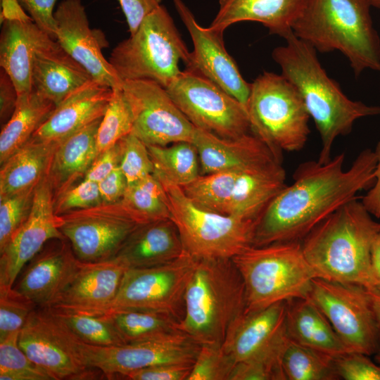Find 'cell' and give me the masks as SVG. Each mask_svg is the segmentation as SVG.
Here are the masks:
<instances>
[{"label": "cell", "instance_id": "1", "mask_svg": "<svg viewBox=\"0 0 380 380\" xmlns=\"http://www.w3.org/2000/svg\"><path fill=\"white\" fill-rule=\"evenodd\" d=\"M345 153L328 162L307 161L269 203L255 226L253 246L301 241L319 223L375 182L376 159L374 151H362L348 170Z\"/></svg>", "mask_w": 380, "mask_h": 380}, {"label": "cell", "instance_id": "2", "mask_svg": "<svg viewBox=\"0 0 380 380\" xmlns=\"http://www.w3.org/2000/svg\"><path fill=\"white\" fill-rule=\"evenodd\" d=\"M284 39L286 44L275 48L272 58L299 92L322 140L317 160L327 163L335 139L349 134L357 120L380 115V106L350 99L327 74L312 46L293 32Z\"/></svg>", "mask_w": 380, "mask_h": 380}, {"label": "cell", "instance_id": "3", "mask_svg": "<svg viewBox=\"0 0 380 380\" xmlns=\"http://www.w3.org/2000/svg\"><path fill=\"white\" fill-rule=\"evenodd\" d=\"M379 231V223L355 198L313 228L301 246L317 277L371 291V249Z\"/></svg>", "mask_w": 380, "mask_h": 380}, {"label": "cell", "instance_id": "4", "mask_svg": "<svg viewBox=\"0 0 380 380\" xmlns=\"http://www.w3.org/2000/svg\"><path fill=\"white\" fill-rule=\"evenodd\" d=\"M367 0H303L291 30L317 51H338L355 75L380 72V40Z\"/></svg>", "mask_w": 380, "mask_h": 380}, {"label": "cell", "instance_id": "5", "mask_svg": "<svg viewBox=\"0 0 380 380\" xmlns=\"http://www.w3.org/2000/svg\"><path fill=\"white\" fill-rule=\"evenodd\" d=\"M246 308L244 284L232 259H196L179 328L200 345L222 346Z\"/></svg>", "mask_w": 380, "mask_h": 380}, {"label": "cell", "instance_id": "6", "mask_svg": "<svg viewBox=\"0 0 380 380\" xmlns=\"http://www.w3.org/2000/svg\"><path fill=\"white\" fill-rule=\"evenodd\" d=\"M232 260L244 284L245 313L308 298L317 277L303 254L301 241L252 246Z\"/></svg>", "mask_w": 380, "mask_h": 380}, {"label": "cell", "instance_id": "7", "mask_svg": "<svg viewBox=\"0 0 380 380\" xmlns=\"http://www.w3.org/2000/svg\"><path fill=\"white\" fill-rule=\"evenodd\" d=\"M188 49L163 5L144 18L136 32L120 42L108 61L122 81L149 80L167 88L189 64Z\"/></svg>", "mask_w": 380, "mask_h": 380}, {"label": "cell", "instance_id": "8", "mask_svg": "<svg viewBox=\"0 0 380 380\" xmlns=\"http://www.w3.org/2000/svg\"><path fill=\"white\" fill-rule=\"evenodd\" d=\"M251 131L278 158L305 145L310 118L296 87L281 74L265 71L251 84L246 105Z\"/></svg>", "mask_w": 380, "mask_h": 380}, {"label": "cell", "instance_id": "9", "mask_svg": "<svg viewBox=\"0 0 380 380\" xmlns=\"http://www.w3.org/2000/svg\"><path fill=\"white\" fill-rule=\"evenodd\" d=\"M170 219L185 253L195 259H232L253 246L257 220L225 215L196 205L177 186L163 187Z\"/></svg>", "mask_w": 380, "mask_h": 380}, {"label": "cell", "instance_id": "10", "mask_svg": "<svg viewBox=\"0 0 380 380\" xmlns=\"http://www.w3.org/2000/svg\"><path fill=\"white\" fill-rule=\"evenodd\" d=\"M281 163L258 170L200 175L181 187L198 206L225 215L257 220L286 185Z\"/></svg>", "mask_w": 380, "mask_h": 380}, {"label": "cell", "instance_id": "11", "mask_svg": "<svg viewBox=\"0 0 380 380\" xmlns=\"http://www.w3.org/2000/svg\"><path fill=\"white\" fill-rule=\"evenodd\" d=\"M196 263V259L184 252L166 264L128 269L114 299L105 308L87 314L148 310L168 313L180 322L184 314L186 286Z\"/></svg>", "mask_w": 380, "mask_h": 380}, {"label": "cell", "instance_id": "12", "mask_svg": "<svg viewBox=\"0 0 380 380\" xmlns=\"http://www.w3.org/2000/svg\"><path fill=\"white\" fill-rule=\"evenodd\" d=\"M58 216V226L77 258L84 262L113 258L139 225L147 223L121 201Z\"/></svg>", "mask_w": 380, "mask_h": 380}, {"label": "cell", "instance_id": "13", "mask_svg": "<svg viewBox=\"0 0 380 380\" xmlns=\"http://www.w3.org/2000/svg\"><path fill=\"white\" fill-rule=\"evenodd\" d=\"M166 89L195 127L226 139L251 132L246 107L198 72L186 68Z\"/></svg>", "mask_w": 380, "mask_h": 380}, {"label": "cell", "instance_id": "14", "mask_svg": "<svg viewBox=\"0 0 380 380\" xmlns=\"http://www.w3.org/2000/svg\"><path fill=\"white\" fill-rule=\"evenodd\" d=\"M310 298L350 352L375 355L380 339L369 291L363 286L316 277Z\"/></svg>", "mask_w": 380, "mask_h": 380}, {"label": "cell", "instance_id": "15", "mask_svg": "<svg viewBox=\"0 0 380 380\" xmlns=\"http://www.w3.org/2000/svg\"><path fill=\"white\" fill-rule=\"evenodd\" d=\"M72 337L83 364L99 369L107 379H124L130 372L161 364H194L201 346L183 332L115 346H91Z\"/></svg>", "mask_w": 380, "mask_h": 380}, {"label": "cell", "instance_id": "16", "mask_svg": "<svg viewBox=\"0 0 380 380\" xmlns=\"http://www.w3.org/2000/svg\"><path fill=\"white\" fill-rule=\"evenodd\" d=\"M18 344L53 380L104 377L99 369L83 364L71 333L47 308H37L30 313L20 331Z\"/></svg>", "mask_w": 380, "mask_h": 380}, {"label": "cell", "instance_id": "17", "mask_svg": "<svg viewBox=\"0 0 380 380\" xmlns=\"http://www.w3.org/2000/svg\"><path fill=\"white\" fill-rule=\"evenodd\" d=\"M121 87L132 114V133L146 145L193 142L195 127L166 88L149 80H125Z\"/></svg>", "mask_w": 380, "mask_h": 380}, {"label": "cell", "instance_id": "18", "mask_svg": "<svg viewBox=\"0 0 380 380\" xmlns=\"http://www.w3.org/2000/svg\"><path fill=\"white\" fill-rule=\"evenodd\" d=\"M54 201L46 177L36 187L29 217L0 251V287H13L22 269L48 241L65 239L58 226Z\"/></svg>", "mask_w": 380, "mask_h": 380}, {"label": "cell", "instance_id": "19", "mask_svg": "<svg viewBox=\"0 0 380 380\" xmlns=\"http://www.w3.org/2000/svg\"><path fill=\"white\" fill-rule=\"evenodd\" d=\"M56 41L72 58L81 64L93 79L113 89L120 87L113 67L102 53L107 46L104 35L90 28L81 0H63L54 11Z\"/></svg>", "mask_w": 380, "mask_h": 380}, {"label": "cell", "instance_id": "20", "mask_svg": "<svg viewBox=\"0 0 380 380\" xmlns=\"http://www.w3.org/2000/svg\"><path fill=\"white\" fill-rule=\"evenodd\" d=\"M173 2L194 46L186 68L198 72L246 107L251 84L243 78L235 61L227 51L223 35L201 26L182 0Z\"/></svg>", "mask_w": 380, "mask_h": 380}, {"label": "cell", "instance_id": "21", "mask_svg": "<svg viewBox=\"0 0 380 380\" xmlns=\"http://www.w3.org/2000/svg\"><path fill=\"white\" fill-rule=\"evenodd\" d=\"M80 264L66 239H52L25 265L13 287L37 308H50L72 280Z\"/></svg>", "mask_w": 380, "mask_h": 380}, {"label": "cell", "instance_id": "22", "mask_svg": "<svg viewBox=\"0 0 380 380\" xmlns=\"http://www.w3.org/2000/svg\"><path fill=\"white\" fill-rule=\"evenodd\" d=\"M192 143L198 151L201 175L258 170L281 163L269 146L252 132L226 139L195 127Z\"/></svg>", "mask_w": 380, "mask_h": 380}, {"label": "cell", "instance_id": "23", "mask_svg": "<svg viewBox=\"0 0 380 380\" xmlns=\"http://www.w3.org/2000/svg\"><path fill=\"white\" fill-rule=\"evenodd\" d=\"M113 92V88L94 80L87 82L56 106L32 138L58 143L102 118Z\"/></svg>", "mask_w": 380, "mask_h": 380}, {"label": "cell", "instance_id": "24", "mask_svg": "<svg viewBox=\"0 0 380 380\" xmlns=\"http://www.w3.org/2000/svg\"><path fill=\"white\" fill-rule=\"evenodd\" d=\"M127 270L115 257L100 262L80 261L74 278L50 308L86 313L99 310L114 299Z\"/></svg>", "mask_w": 380, "mask_h": 380}, {"label": "cell", "instance_id": "25", "mask_svg": "<svg viewBox=\"0 0 380 380\" xmlns=\"http://www.w3.org/2000/svg\"><path fill=\"white\" fill-rule=\"evenodd\" d=\"M53 41L33 20L1 23L0 66L11 77L18 95L32 91L34 58Z\"/></svg>", "mask_w": 380, "mask_h": 380}, {"label": "cell", "instance_id": "26", "mask_svg": "<svg viewBox=\"0 0 380 380\" xmlns=\"http://www.w3.org/2000/svg\"><path fill=\"white\" fill-rule=\"evenodd\" d=\"M184 253L176 225L171 219H165L139 225L115 257L128 269H137L166 264Z\"/></svg>", "mask_w": 380, "mask_h": 380}, {"label": "cell", "instance_id": "27", "mask_svg": "<svg viewBox=\"0 0 380 380\" xmlns=\"http://www.w3.org/2000/svg\"><path fill=\"white\" fill-rule=\"evenodd\" d=\"M92 80L90 73L56 41L39 49L34 58L32 89L56 106Z\"/></svg>", "mask_w": 380, "mask_h": 380}, {"label": "cell", "instance_id": "28", "mask_svg": "<svg viewBox=\"0 0 380 380\" xmlns=\"http://www.w3.org/2000/svg\"><path fill=\"white\" fill-rule=\"evenodd\" d=\"M303 0H220L219 10L211 24L212 31L223 35L232 25L243 21L258 22L270 33L284 38L291 27Z\"/></svg>", "mask_w": 380, "mask_h": 380}, {"label": "cell", "instance_id": "29", "mask_svg": "<svg viewBox=\"0 0 380 380\" xmlns=\"http://www.w3.org/2000/svg\"><path fill=\"white\" fill-rule=\"evenodd\" d=\"M101 119L56 144L47 174L54 199L75 185L80 178L84 179L94 161L96 136Z\"/></svg>", "mask_w": 380, "mask_h": 380}, {"label": "cell", "instance_id": "30", "mask_svg": "<svg viewBox=\"0 0 380 380\" xmlns=\"http://www.w3.org/2000/svg\"><path fill=\"white\" fill-rule=\"evenodd\" d=\"M287 302L274 303L262 310L244 313L232 324L222 345L237 364L273 339L284 327Z\"/></svg>", "mask_w": 380, "mask_h": 380}, {"label": "cell", "instance_id": "31", "mask_svg": "<svg viewBox=\"0 0 380 380\" xmlns=\"http://www.w3.org/2000/svg\"><path fill=\"white\" fill-rule=\"evenodd\" d=\"M286 302L285 327L291 340L333 358L350 352L329 320L310 298Z\"/></svg>", "mask_w": 380, "mask_h": 380}, {"label": "cell", "instance_id": "32", "mask_svg": "<svg viewBox=\"0 0 380 380\" xmlns=\"http://www.w3.org/2000/svg\"><path fill=\"white\" fill-rule=\"evenodd\" d=\"M57 143L31 138L0 169V197L34 187L46 177Z\"/></svg>", "mask_w": 380, "mask_h": 380}, {"label": "cell", "instance_id": "33", "mask_svg": "<svg viewBox=\"0 0 380 380\" xmlns=\"http://www.w3.org/2000/svg\"><path fill=\"white\" fill-rule=\"evenodd\" d=\"M56 105L34 90L18 95L15 109L0 133V164L25 145Z\"/></svg>", "mask_w": 380, "mask_h": 380}, {"label": "cell", "instance_id": "34", "mask_svg": "<svg viewBox=\"0 0 380 380\" xmlns=\"http://www.w3.org/2000/svg\"><path fill=\"white\" fill-rule=\"evenodd\" d=\"M147 146L153 165V175L163 187H183L201 175L198 153L193 143Z\"/></svg>", "mask_w": 380, "mask_h": 380}, {"label": "cell", "instance_id": "35", "mask_svg": "<svg viewBox=\"0 0 380 380\" xmlns=\"http://www.w3.org/2000/svg\"><path fill=\"white\" fill-rule=\"evenodd\" d=\"M125 343L141 342L182 332L171 315L148 310H124L106 314Z\"/></svg>", "mask_w": 380, "mask_h": 380}, {"label": "cell", "instance_id": "36", "mask_svg": "<svg viewBox=\"0 0 380 380\" xmlns=\"http://www.w3.org/2000/svg\"><path fill=\"white\" fill-rule=\"evenodd\" d=\"M47 309L83 343L96 346L125 344L114 324L106 315H95L60 308Z\"/></svg>", "mask_w": 380, "mask_h": 380}, {"label": "cell", "instance_id": "37", "mask_svg": "<svg viewBox=\"0 0 380 380\" xmlns=\"http://www.w3.org/2000/svg\"><path fill=\"white\" fill-rule=\"evenodd\" d=\"M286 380L339 379L334 358L289 338L282 358Z\"/></svg>", "mask_w": 380, "mask_h": 380}, {"label": "cell", "instance_id": "38", "mask_svg": "<svg viewBox=\"0 0 380 380\" xmlns=\"http://www.w3.org/2000/svg\"><path fill=\"white\" fill-rule=\"evenodd\" d=\"M289 341L286 327L268 343L238 362L229 380H286L282 358Z\"/></svg>", "mask_w": 380, "mask_h": 380}, {"label": "cell", "instance_id": "39", "mask_svg": "<svg viewBox=\"0 0 380 380\" xmlns=\"http://www.w3.org/2000/svg\"><path fill=\"white\" fill-rule=\"evenodd\" d=\"M121 201L147 222L170 219L165 191L153 174L128 184Z\"/></svg>", "mask_w": 380, "mask_h": 380}, {"label": "cell", "instance_id": "40", "mask_svg": "<svg viewBox=\"0 0 380 380\" xmlns=\"http://www.w3.org/2000/svg\"><path fill=\"white\" fill-rule=\"evenodd\" d=\"M121 86L113 89L111 99L100 122L96 136V158L132 133V114Z\"/></svg>", "mask_w": 380, "mask_h": 380}, {"label": "cell", "instance_id": "41", "mask_svg": "<svg viewBox=\"0 0 380 380\" xmlns=\"http://www.w3.org/2000/svg\"><path fill=\"white\" fill-rule=\"evenodd\" d=\"M19 333L0 341V379L53 380L20 348L18 344Z\"/></svg>", "mask_w": 380, "mask_h": 380}, {"label": "cell", "instance_id": "42", "mask_svg": "<svg viewBox=\"0 0 380 380\" xmlns=\"http://www.w3.org/2000/svg\"><path fill=\"white\" fill-rule=\"evenodd\" d=\"M36 187L0 197V251L29 217Z\"/></svg>", "mask_w": 380, "mask_h": 380}, {"label": "cell", "instance_id": "43", "mask_svg": "<svg viewBox=\"0 0 380 380\" xmlns=\"http://www.w3.org/2000/svg\"><path fill=\"white\" fill-rule=\"evenodd\" d=\"M37 305L13 287H0V341L20 332Z\"/></svg>", "mask_w": 380, "mask_h": 380}, {"label": "cell", "instance_id": "44", "mask_svg": "<svg viewBox=\"0 0 380 380\" xmlns=\"http://www.w3.org/2000/svg\"><path fill=\"white\" fill-rule=\"evenodd\" d=\"M236 365L222 346L203 344L187 380H229Z\"/></svg>", "mask_w": 380, "mask_h": 380}, {"label": "cell", "instance_id": "45", "mask_svg": "<svg viewBox=\"0 0 380 380\" xmlns=\"http://www.w3.org/2000/svg\"><path fill=\"white\" fill-rule=\"evenodd\" d=\"M123 152L120 167L128 184L153 174V165L147 145L132 133L122 139Z\"/></svg>", "mask_w": 380, "mask_h": 380}, {"label": "cell", "instance_id": "46", "mask_svg": "<svg viewBox=\"0 0 380 380\" xmlns=\"http://www.w3.org/2000/svg\"><path fill=\"white\" fill-rule=\"evenodd\" d=\"M102 203L98 183L82 179L80 183L73 185L55 199L54 211L56 215H61Z\"/></svg>", "mask_w": 380, "mask_h": 380}, {"label": "cell", "instance_id": "47", "mask_svg": "<svg viewBox=\"0 0 380 380\" xmlns=\"http://www.w3.org/2000/svg\"><path fill=\"white\" fill-rule=\"evenodd\" d=\"M334 367L339 379L345 380H380V364L369 355L348 352L334 358Z\"/></svg>", "mask_w": 380, "mask_h": 380}, {"label": "cell", "instance_id": "48", "mask_svg": "<svg viewBox=\"0 0 380 380\" xmlns=\"http://www.w3.org/2000/svg\"><path fill=\"white\" fill-rule=\"evenodd\" d=\"M193 364L167 363L139 369L126 374L129 380H187Z\"/></svg>", "mask_w": 380, "mask_h": 380}, {"label": "cell", "instance_id": "49", "mask_svg": "<svg viewBox=\"0 0 380 380\" xmlns=\"http://www.w3.org/2000/svg\"><path fill=\"white\" fill-rule=\"evenodd\" d=\"M33 22L56 41L54 6L57 0H18Z\"/></svg>", "mask_w": 380, "mask_h": 380}, {"label": "cell", "instance_id": "50", "mask_svg": "<svg viewBox=\"0 0 380 380\" xmlns=\"http://www.w3.org/2000/svg\"><path fill=\"white\" fill-rule=\"evenodd\" d=\"M123 152L122 139L99 155L89 168L84 179L99 182L120 166Z\"/></svg>", "mask_w": 380, "mask_h": 380}, {"label": "cell", "instance_id": "51", "mask_svg": "<svg viewBox=\"0 0 380 380\" xmlns=\"http://www.w3.org/2000/svg\"><path fill=\"white\" fill-rule=\"evenodd\" d=\"M125 16L130 34L150 13L161 6L162 0H118Z\"/></svg>", "mask_w": 380, "mask_h": 380}, {"label": "cell", "instance_id": "52", "mask_svg": "<svg viewBox=\"0 0 380 380\" xmlns=\"http://www.w3.org/2000/svg\"><path fill=\"white\" fill-rule=\"evenodd\" d=\"M103 203H116L122 200L128 183L120 166L98 182Z\"/></svg>", "mask_w": 380, "mask_h": 380}, {"label": "cell", "instance_id": "53", "mask_svg": "<svg viewBox=\"0 0 380 380\" xmlns=\"http://www.w3.org/2000/svg\"><path fill=\"white\" fill-rule=\"evenodd\" d=\"M18 99L16 87L8 74L0 70V121L4 125L13 115Z\"/></svg>", "mask_w": 380, "mask_h": 380}, {"label": "cell", "instance_id": "54", "mask_svg": "<svg viewBox=\"0 0 380 380\" xmlns=\"http://www.w3.org/2000/svg\"><path fill=\"white\" fill-rule=\"evenodd\" d=\"M374 152L376 159L375 182L362 198L361 201L373 217L380 219V141L377 143Z\"/></svg>", "mask_w": 380, "mask_h": 380}, {"label": "cell", "instance_id": "55", "mask_svg": "<svg viewBox=\"0 0 380 380\" xmlns=\"http://www.w3.org/2000/svg\"><path fill=\"white\" fill-rule=\"evenodd\" d=\"M1 23L4 20H32L18 0H1Z\"/></svg>", "mask_w": 380, "mask_h": 380}, {"label": "cell", "instance_id": "56", "mask_svg": "<svg viewBox=\"0 0 380 380\" xmlns=\"http://www.w3.org/2000/svg\"><path fill=\"white\" fill-rule=\"evenodd\" d=\"M371 271L374 289L380 291V231L375 236L372 246Z\"/></svg>", "mask_w": 380, "mask_h": 380}, {"label": "cell", "instance_id": "57", "mask_svg": "<svg viewBox=\"0 0 380 380\" xmlns=\"http://www.w3.org/2000/svg\"><path fill=\"white\" fill-rule=\"evenodd\" d=\"M368 291L372 300V304L380 339V291L376 289Z\"/></svg>", "mask_w": 380, "mask_h": 380}, {"label": "cell", "instance_id": "58", "mask_svg": "<svg viewBox=\"0 0 380 380\" xmlns=\"http://www.w3.org/2000/svg\"><path fill=\"white\" fill-rule=\"evenodd\" d=\"M371 6L380 8V0H367Z\"/></svg>", "mask_w": 380, "mask_h": 380}, {"label": "cell", "instance_id": "59", "mask_svg": "<svg viewBox=\"0 0 380 380\" xmlns=\"http://www.w3.org/2000/svg\"><path fill=\"white\" fill-rule=\"evenodd\" d=\"M375 359L376 361L380 364V349L377 351V353L375 354Z\"/></svg>", "mask_w": 380, "mask_h": 380}, {"label": "cell", "instance_id": "60", "mask_svg": "<svg viewBox=\"0 0 380 380\" xmlns=\"http://www.w3.org/2000/svg\"><path fill=\"white\" fill-rule=\"evenodd\" d=\"M379 225H380V223H379Z\"/></svg>", "mask_w": 380, "mask_h": 380}]
</instances>
